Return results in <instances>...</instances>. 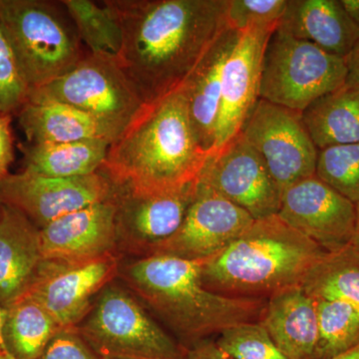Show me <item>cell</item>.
Returning <instances> with one entry per match:
<instances>
[{
  "label": "cell",
  "instance_id": "8fae6325",
  "mask_svg": "<svg viewBox=\"0 0 359 359\" xmlns=\"http://www.w3.org/2000/svg\"><path fill=\"white\" fill-rule=\"evenodd\" d=\"M197 185L230 201L254 219L280 211L282 193L261 156L241 132L210 156Z\"/></svg>",
  "mask_w": 359,
  "mask_h": 359
},
{
  "label": "cell",
  "instance_id": "2e32d148",
  "mask_svg": "<svg viewBox=\"0 0 359 359\" xmlns=\"http://www.w3.org/2000/svg\"><path fill=\"white\" fill-rule=\"evenodd\" d=\"M276 28L238 32L224 65L221 107L212 154L240 133L259 100L264 49Z\"/></svg>",
  "mask_w": 359,
  "mask_h": 359
},
{
  "label": "cell",
  "instance_id": "8992f818",
  "mask_svg": "<svg viewBox=\"0 0 359 359\" xmlns=\"http://www.w3.org/2000/svg\"><path fill=\"white\" fill-rule=\"evenodd\" d=\"M76 328L100 359H186V349L119 280L98 294Z\"/></svg>",
  "mask_w": 359,
  "mask_h": 359
},
{
  "label": "cell",
  "instance_id": "d590c367",
  "mask_svg": "<svg viewBox=\"0 0 359 359\" xmlns=\"http://www.w3.org/2000/svg\"><path fill=\"white\" fill-rule=\"evenodd\" d=\"M347 76L346 83L359 86V40L353 51L346 57Z\"/></svg>",
  "mask_w": 359,
  "mask_h": 359
},
{
  "label": "cell",
  "instance_id": "f1b7e54d",
  "mask_svg": "<svg viewBox=\"0 0 359 359\" xmlns=\"http://www.w3.org/2000/svg\"><path fill=\"white\" fill-rule=\"evenodd\" d=\"M316 175L359 208V142L318 150Z\"/></svg>",
  "mask_w": 359,
  "mask_h": 359
},
{
  "label": "cell",
  "instance_id": "44dd1931",
  "mask_svg": "<svg viewBox=\"0 0 359 359\" xmlns=\"http://www.w3.org/2000/svg\"><path fill=\"white\" fill-rule=\"evenodd\" d=\"M278 27L344 59L359 40V28L339 0H289Z\"/></svg>",
  "mask_w": 359,
  "mask_h": 359
},
{
  "label": "cell",
  "instance_id": "ba28073f",
  "mask_svg": "<svg viewBox=\"0 0 359 359\" xmlns=\"http://www.w3.org/2000/svg\"><path fill=\"white\" fill-rule=\"evenodd\" d=\"M28 98L57 101L87 113L116 139L146 105L115 56L87 53L73 69Z\"/></svg>",
  "mask_w": 359,
  "mask_h": 359
},
{
  "label": "cell",
  "instance_id": "4fadbf2b",
  "mask_svg": "<svg viewBox=\"0 0 359 359\" xmlns=\"http://www.w3.org/2000/svg\"><path fill=\"white\" fill-rule=\"evenodd\" d=\"M197 195V185L176 192L142 194L115 188L116 242L122 259L148 257L179 230Z\"/></svg>",
  "mask_w": 359,
  "mask_h": 359
},
{
  "label": "cell",
  "instance_id": "4dcf8cb0",
  "mask_svg": "<svg viewBox=\"0 0 359 359\" xmlns=\"http://www.w3.org/2000/svg\"><path fill=\"white\" fill-rule=\"evenodd\" d=\"M289 0H229L226 20L231 29L276 28L280 25Z\"/></svg>",
  "mask_w": 359,
  "mask_h": 359
},
{
  "label": "cell",
  "instance_id": "cb8c5ba5",
  "mask_svg": "<svg viewBox=\"0 0 359 359\" xmlns=\"http://www.w3.org/2000/svg\"><path fill=\"white\" fill-rule=\"evenodd\" d=\"M110 142L85 140L23 145L25 170L52 178H74L98 173Z\"/></svg>",
  "mask_w": 359,
  "mask_h": 359
},
{
  "label": "cell",
  "instance_id": "d6a6232c",
  "mask_svg": "<svg viewBox=\"0 0 359 359\" xmlns=\"http://www.w3.org/2000/svg\"><path fill=\"white\" fill-rule=\"evenodd\" d=\"M39 359H100L82 339L76 327L62 328Z\"/></svg>",
  "mask_w": 359,
  "mask_h": 359
},
{
  "label": "cell",
  "instance_id": "f35d334b",
  "mask_svg": "<svg viewBox=\"0 0 359 359\" xmlns=\"http://www.w3.org/2000/svg\"><path fill=\"white\" fill-rule=\"evenodd\" d=\"M332 359H359V346H356L355 348L351 349V351H347L344 354L337 356Z\"/></svg>",
  "mask_w": 359,
  "mask_h": 359
},
{
  "label": "cell",
  "instance_id": "d4e9b609",
  "mask_svg": "<svg viewBox=\"0 0 359 359\" xmlns=\"http://www.w3.org/2000/svg\"><path fill=\"white\" fill-rule=\"evenodd\" d=\"M314 299H339L359 313V238L339 250L325 252L302 283Z\"/></svg>",
  "mask_w": 359,
  "mask_h": 359
},
{
  "label": "cell",
  "instance_id": "83f0119b",
  "mask_svg": "<svg viewBox=\"0 0 359 359\" xmlns=\"http://www.w3.org/2000/svg\"><path fill=\"white\" fill-rule=\"evenodd\" d=\"M318 325V359H332L359 346V313L339 299H314Z\"/></svg>",
  "mask_w": 359,
  "mask_h": 359
},
{
  "label": "cell",
  "instance_id": "277c9868",
  "mask_svg": "<svg viewBox=\"0 0 359 359\" xmlns=\"http://www.w3.org/2000/svg\"><path fill=\"white\" fill-rule=\"evenodd\" d=\"M325 250L278 215L255 219L223 252L205 259V289L237 299H268L302 285Z\"/></svg>",
  "mask_w": 359,
  "mask_h": 359
},
{
  "label": "cell",
  "instance_id": "ac0fdd59",
  "mask_svg": "<svg viewBox=\"0 0 359 359\" xmlns=\"http://www.w3.org/2000/svg\"><path fill=\"white\" fill-rule=\"evenodd\" d=\"M43 261L40 229L25 214L4 204L0 219V306L27 294Z\"/></svg>",
  "mask_w": 359,
  "mask_h": 359
},
{
  "label": "cell",
  "instance_id": "7c38bea8",
  "mask_svg": "<svg viewBox=\"0 0 359 359\" xmlns=\"http://www.w3.org/2000/svg\"><path fill=\"white\" fill-rule=\"evenodd\" d=\"M115 187L105 175L52 178L23 170L0 180L4 204L25 214L39 229L61 217L113 197Z\"/></svg>",
  "mask_w": 359,
  "mask_h": 359
},
{
  "label": "cell",
  "instance_id": "d6986e66",
  "mask_svg": "<svg viewBox=\"0 0 359 359\" xmlns=\"http://www.w3.org/2000/svg\"><path fill=\"white\" fill-rule=\"evenodd\" d=\"M259 323L289 359H318L316 301L302 285L269 297Z\"/></svg>",
  "mask_w": 359,
  "mask_h": 359
},
{
  "label": "cell",
  "instance_id": "836d02e7",
  "mask_svg": "<svg viewBox=\"0 0 359 359\" xmlns=\"http://www.w3.org/2000/svg\"><path fill=\"white\" fill-rule=\"evenodd\" d=\"M13 115L0 112V180L9 175L14 160V140L11 130Z\"/></svg>",
  "mask_w": 359,
  "mask_h": 359
},
{
  "label": "cell",
  "instance_id": "e0dca14e",
  "mask_svg": "<svg viewBox=\"0 0 359 359\" xmlns=\"http://www.w3.org/2000/svg\"><path fill=\"white\" fill-rule=\"evenodd\" d=\"M115 214L112 197L70 212L40 229L43 259L85 261L118 255Z\"/></svg>",
  "mask_w": 359,
  "mask_h": 359
},
{
  "label": "cell",
  "instance_id": "52a82bcc",
  "mask_svg": "<svg viewBox=\"0 0 359 359\" xmlns=\"http://www.w3.org/2000/svg\"><path fill=\"white\" fill-rule=\"evenodd\" d=\"M346 59L276 27L264 49L259 98L299 111L346 83Z\"/></svg>",
  "mask_w": 359,
  "mask_h": 359
},
{
  "label": "cell",
  "instance_id": "8d00e7d4",
  "mask_svg": "<svg viewBox=\"0 0 359 359\" xmlns=\"http://www.w3.org/2000/svg\"><path fill=\"white\" fill-rule=\"evenodd\" d=\"M347 15L359 28V0H339Z\"/></svg>",
  "mask_w": 359,
  "mask_h": 359
},
{
  "label": "cell",
  "instance_id": "603a6c76",
  "mask_svg": "<svg viewBox=\"0 0 359 359\" xmlns=\"http://www.w3.org/2000/svg\"><path fill=\"white\" fill-rule=\"evenodd\" d=\"M302 121L318 150L359 142V86L344 83L302 111Z\"/></svg>",
  "mask_w": 359,
  "mask_h": 359
},
{
  "label": "cell",
  "instance_id": "7a4b0ae2",
  "mask_svg": "<svg viewBox=\"0 0 359 359\" xmlns=\"http://www.w3.org/2000/svg\"><path fill=\"white\" fill-rule=\"evenodd\" d=\"M209 158L178 91L144 106L110 144L99 172L130 192H176L197 185Z\"/></svg>",
  "mask_w": 359,
  "mask_h": 359
},
{
  "label": "cell",
  "instance_id": "5b68a950",
  "mask_svg": "<svg viewBox=\"0 0 359 359\" xmlns=\"http://www.w3.org/2000/svg\"><path fill=\"white\" fill-rule=\"evenodd\" d=\"M0 28L30 90L63 76L88 53L55 2L0 0Z\"/></svg>",
  "mask_w": 359,
  "mask_h": 359
},
{
  "label": "cell",
  "instance_id": "ffe728a7",
  "mask_svg": "<svg viewBox=\"0 0 359 359\" xmlns=\"http://www.w3.org/2000/svg\"><path fill=\"white\" fill-rule=\"evenodd\" d=\"M238 30L229 27L205 54L193 74L180 90L185 98L189 117L201 146L211 156L216 144L217 123L221 107L223 70L238 39Z\"/></svg>",
  "mask_w": 359,
  "mask_h": 359
},
{
  "label": "cell",
  "instance_id": "9a60e30c",
  "mask_svg": "<svg viewBox=\"0 0 359 359\" xmlns=\"http://www.w3.org/2000/svg\"><path fill=\"white\" fill-rule=\"evenodd\" d=\"M254 221L230 201L197 185V195L179 230L156 245L149 256L166 255L187 261L209 259L228 248Z\"/></svg>",
  "mask_w": 359,
  "mask_h": 359
},
{
  "label": "cell",
  "instance_id": "4316f807",
  "mask_svg": "<svg viewBox=\"0 0 359 359\" xmlns=\"http://www.w3.org/2000/svg\"><path fill=\"white\" fill-rule=\"evenodd\" d=\"M61 4L89 53L118 57L122 48L123 29L110 0L104 1L103 6L90 0H63Z\"/></svg>",
  "mask_w": 359,
  "mask_h": 359
},
{
  "label": "cell",
  "instance_id": "30bf717a",
  "mask_svg": "<svg viewBox=\"0 0 359 359\" xmlns=\"http://www.w3.org/2000/svg\"><path fill=\"white\" fill-rule=\"evenodd\" d=\"M121 259L115 254L85 261L43 259L25 297L41 304L61 328L77 327L98 294L117 280Z\"/></svg>",
  "mask_w": 359,
  "mask_h": 359
},
{
  "label": "cell",
  "instance_id": "ab89813d",
  "mask_svg": "<svg viewBox=\"0 0 359 359\" xmlns=\"http://www.w3.org/2000/svg\"><path fill=\"white\" fill-rule=\"evenodd\" d=\"M354 237L359 238V208H358V224H356V231Z\"/></svg>",
  "mask_w": 359,
  "mask_h": 359
},
{
  "label": "cell",
  "instance_id": "3957f363",
  "mask_svg": "<svg viewBox=\"0 0 359 359\" xmlns=\"http://www.w3.org/2000/svg\"><path fill=\"white\" fill-rule=\"evenodd\" d=\"M204 261L166 255L122 259L117 280L184 348L243 323L261 320L268 299H237L205 289Z\"/></svg>",
  "mask_w": 359,
  "mask_h": 359
},
{
  "label": "cell",
  "instance_id": "9c48e42d",
  "mask_svg": "<svg viewBox=\"0 0 359 359\" xmlns=\"http://www.w3.org/2000/svg\"><path fill=\"white\" fill-rule=\"evenodd\" d=\"M241 133L261 156L282 195L290 186L316 175L318 149L302 112L259 98Z\"/></svg>",
  "mask_w": 359,
  "mask_h": 359
},
{
  "label": "cell",
  "instance_id": "484cf974",
  "mask_svg": "<svg viewBox=\"0 0 359 359\" xmlns=\"http://www.w3.org/2000/svg\"><path fill=\"white\" fill-rule=\"evenodd\" d=\"M61 330L51 314L30 297L4 309V339L15 359H39Z\"/></svg>",
  "mask_w": 359,
  "mask_h": 359
},
{
  "label": "cell",
  "instance_id": "7402d4cb",
  "mask_svg": "<svg viewBox=\"0 0 359 359\" xmlns=\"http://www.w3.org/2000/svg\"><path fill=\"white\" fill-rule=\"evenodd\" d=\"M16 116L30 144L116 140L115 135L91 116L57 101L28 98Z\"/></svg>",
  "mask_w": 359,
  "mask_h": 359
},
{
  "label": "cell",
  "instance_id": "5bb4252c",
  "mask_svg": "<svg viewBox=\"0 0 359 359\" xmlns=\"http://www.w3.org/2000/svg\"><path fill=\"white\" fill-rule=\"evenodd\" d=\"M278 217L325 252L346 247L355 235L358 208L316 175L282 195Z\"/></svg>",
  "mask_w": 359,
  "mask_h": 359
},
{
  "label": "cell",
  "instance_id": "6da1fadb",
  "mask_svg": "<svg viewBox=\"0 0 359 359\" xmlns=\"http://www.w3.org/2000/svg\"><path fill=\"white\" fill-rule=\"evenodd\" d=\"M121 21L118 60L145 104L183 88L229 28V0H110Z\"/></svg>",
  "mask_w": 359,
  "mask_h": 359
},
{
  "label": "cell",
  "instance_id": "f546056e",
  "mask_svg": "<svg viewBox=\"0 0 359 359\" xmlns=\"http://www.w3.org/2000/svg\"><path fill=\"white\" fill-rule=\"evenodd\" d=\"M215 341L235 359H289L259 321L226 328Z\"/></svg>",
  "mask_w": 359,
  "mask_h": 359
},
{
  "label": "cell",
  "instance_id": "74e56055",
  "mask_svg": "<svg viewBox=\"0 0 359 359\" xmlns=\"http://www.w3.org/2000/svg\"><path fill=\"white\" fill-rule=\"evenodd\" d=\"M4 309L0 306V359H15L9 351L4 335Z\"/></svg>",
  "mask_w": 359,
  "mask_h": 359
},
{
  "label": "cell",
  "instance_id": "e575fe53",
  "mask_svg": "<svg viewBox=\"0 0 359 359\" xmlns=\"http://www.w3.org/2000/svg\"><path fill=\"white\" fill-rule=\"evenodd\" d=\"M186 359H235L224 353L215 340L205 339L187 347Z\"/></svg>",
  "mask_w": 359,
  "mask_h": 359
},
{
  "label": "cell",
  "instance_id": "60d3db41",
  "mask_svg": "<svg viewBox=\"0 0 359 359\" xmlns=\"http://www.w3.org/2000/svg\"><path fill=\"white\" fill-rule=\"evenodd\" d=\"M2 208H4V202L0 199V219H1Z\"/></svg>",
  "mask_w": 359,
  "mask_h": 359
},
{
  "label": "cell",
  "instance_id": "1f68e13d",
  "mask_svg": "<svg viewBox=\"0 0 359 359\" xmlns=\"http://www.w3.org/2000/svg\"><path fill=\"white\" fill-rule=\"evenodd\" d=\"M29 87L0 28V112L16 115L29 95Z\"/></svg>",
  "mask_w": 359,
  "mask_h": 359
}]
</instances>
